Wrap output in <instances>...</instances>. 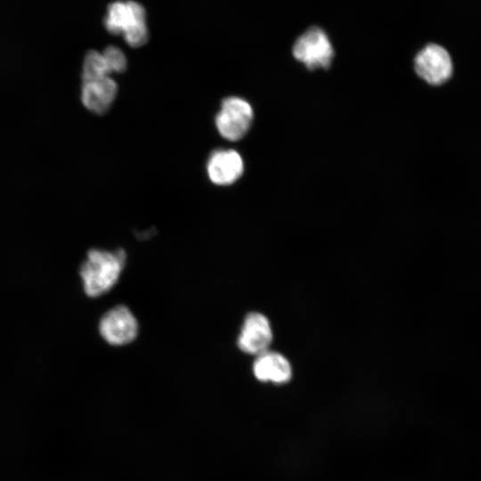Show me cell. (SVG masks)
Masks as SVG:
<instances>
[{"label":"cell","instance_id":"obj_3","mask_svg":"<svg viewBox=\"0 0 481 481\" xmlns=\"http://www.w3.org/2000/svg\"><path fill=\"white\" fill-rule=\"evenodd\" d=\"M292 53L309 69H328L334 56L329 37L317 27L310 28L297 39Z\"/></svg>","mask_w":481,"mask_h":481},{"label":"cell","instance_id":"obj_5","mask_svg":"<svg viewBox=\"0 0 481 481\" xmlns=\"http://www.w3.org/2000/svg\"><path fill=\"white\" fill-rule=\"evenodd\" d=\"M99 331L109 344L123 346L132 342L136 338L138 323L128 307L118 305L102 316L99 322Z\"/></svg>","mask_w":481,"mask_h":481},{"label":"cell","instance_id":"obj_4","mask_svg":"<svg viewBox=\"0 0 481 481\" xmlns=\"http://www.w3.org/2000/svg\"><path fill=\"white\" fill-rule=\"evenodd\" d=\"M414 68L420 77L433 86H439L449 80L453 69L449 53L436 44H429L418 53Z\"/></svg>","mask_w":481,"mask_h":481},{"label":"cell","instance_id":"obj_9","mask_svg":"<svg viewBox=\"0 0 481 481\" xmlns=\"http://www.w3.org/2000/svg\"><path fill=\"white\" fill-rule=\"evenodd\" d=\"M145 18V10L140 4L116 1L108 6L104 26L111 34H124L135 25L146 23Z\"/></svg>","mask_w":481,"mask_h":481},{"label":"cell","instance_id":"obj_7","mask_svg":"<svg viewBox=\"0 0 481 481\" xmlns=\"http://www.w3.org/2000/svg\"><path fill=\"white\" fill-rule=\"evenodd\" d=\"M244 163L241 156L234 150L214 151L207 164L208 175L217 185H229L243 174Z\"/></svg>","mask_w":481,"mask_h":481},{"label":"cell","instance_id":"obj_1","mask_svg":"<svg viewBox=\"0 0 481 481\" xmlns=\"http://www.w3.org/2000/svg\"><path fill=\"white\" fill-rule=\"evenodd\" d=\"M126 260V254L122 249L89 250L79 271L86 294L95 298L109 291L118 281Z\"/></svg>","mask_w":481,"mask_h":481},{"label":"cell","instance_id":"obj_10","mask_svg":"<svg viewBox=\"0 0 481 481\" xmlns=\"http://www.w3.org/2000/svg\"><path fill=\"white\" fill-rule=\"evenodd\" d=\"M118 93V85L110 76L83 82L81 102L90 111L101 115L109 110Z\"/></svg>","mask_w":481,"mask_h":481},{"label":"cell","instance_id":"obj_11","mask_svg":"<svg viewBox=\"0 0 481 481\" xmlns=\"http://www.w3.org/2000/svg\"><path fill=\"white\" fill-rule=\"evenodd\" d=\"M109 74L102 53L95 50L87 52L82 66V81L97 80L109 76Z\"/></svg>","mask_w":481,"mask_h":481},{"label":"cell","instance_id":"obj_8","mask_svg":"<svg viewBox=\"0 0 481 481\" xmlns=\"http://www.w3.org/2000/svg\"><path fill=\"white\" fill-rule=\"evenodd\" d=\"M252 371L257 380L275 385L289 382L293 373L289 360L283 355L270 350L257 355Z\"/></svg>","mask_w":481,"mask_h":481},{"label":"cell","instance_id":"obj_13","mask_svg":"<svg viewBox=\"0 0 481 481\" xmlns=\"http://www.w3.org/2000/svg\"><path fill=\"white\" fill-rule=\"evenodd\" d=\"M126 42L132 47L143 45L149 39V31L146 23L135 25L124 34Z\"/></svg>","mask_w":481,"mask_h":481},{"label":"cell","instance_id":"obj_2","mask_svg":"<svg viewBox=\"0 0 481 481\" xmlns=\"http://www.w3.org/2000/svg\"><path fill=\"white\" fill-rule=\"evenodd\" d=\"M252 120L251 105L240 97L230 96L223 100L215 123L222 137L229 141H238L248 133Z\"/></svg>","mask_w":481,"mask_h":481},{"label":"cell","instance_id":"obj_6","mask_svg":"<svg viewBox=\"0 0 481 481\" xmlns=\"http://www.w3.org/2000/svg\"><path fill=\"white\" fill-rule=\"evenodd\" d=\"M273 330L268 318L261 313H249L237 338L238 347L244 353L257 355L269 350Z\"/></svg>","mask_w":481,"mask_h":481},{"label":"cell","instance_id":"obj_12","mask_svg":"<svg viewBox=\"0 0 481 481\" xmlns=\"http://www.w3.org/2000/svg\"><path fill=\"white\" fill-rule=\"evenodd\" d=\"M102 53L110 73H122L126 69V57L118 47L115 45L107 46Z\"/></svg>","mask_w":481,"mask_h":481}]
</instances>
